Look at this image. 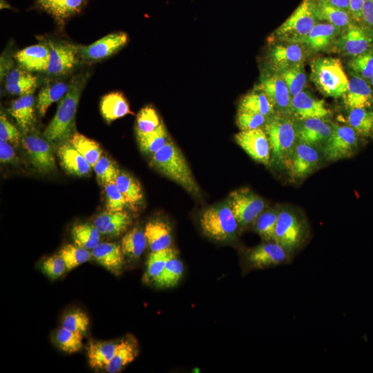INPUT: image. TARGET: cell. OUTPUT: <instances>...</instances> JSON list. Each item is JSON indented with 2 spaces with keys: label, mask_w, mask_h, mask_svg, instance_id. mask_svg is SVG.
<instances>
[{
  "label": "cell",
  "mask_w": 373,
  "mask_h": 373,
  "mask_svg": "<svg viewBox=\"0 0 373 373\" xmlns=\"http://www.w3.org/2000/svg\"><path fill=\"white\" fill-rule=\"evenodd\" d=\"M341 30L329 23H317L299 44L313 51L323 50L336 41Z\"/></svg>",
  "instance_id": "23"
},
{
  "label": "cell",
  "mask_w": 373,
  "mask_h": 373,
  "mask_svg": "<svg viewBox=\"0 0 373 373\" xmlns=\"http://www.w3.org/2000/svg\"><path fill=\"white\" fill-rule=\"evenodd\" d=\"M294 127L299 141L310 145L326 141L332 133V126L322 118L300 119Z\"/></svg>",
  "instance_id": "20"
},
{
  "label": "cell",
  "mask_w": 373,
  "mask_h": 373,
  "mask_svg": "<svg viewBox=\"0 0 373 373\" xmlns=\"http://www.w3.org/2000/svg\"><path fill=\"white\" fill-rule=\"evenodd\" d=\"M147 240L144 231L135 227L123 236L121 241V248L124 256L137 259L144 252Z\"/></svg>",
  "instance_id": "38"
},
{
  "label": "cell",
  "mask_w": 373,
  "mask_h": 373,
  "mask_svg": "<svg viewBox=\"0 0 373 373\" xmlns=\"http://www.w3.org/2000/svg\"><path fill=\"white\" fill-rule=\"evenodd\" d=\"M35 99L32 94L21 96L9 108L10 115L24 133L30 131L35 122Z\"/></svg>",
  "instance_id": "28"
},
{
  "label": "cell",
  "mask_w": 373,
  "mask_h": 373,
  "mask_svg": "<svg viewBox=\"0 0 373 373\" xmlns=\"http://www.w3.org/2000/svg\"><path fill=\"white\" fill-rule=\"evenodd\" d=\"M118 343L91 341L87 346L88 360L93 369H106L111 361Z\"/></svg>",
  "instance_id": "31"
},
{
  "label": "cell",
  "mask_w": 373,
  "mask_h": 373,
  "mask_svg": "<svg viewBox=\"0 0 373 373\" xmlns=\"http://www.w3.org/2000/svg\"><path fill=\"white\" fill-rule=\"evenodd\" d=\"M83 335L80 332H74L61 327L55 335L56 343L64 352L72 354L81 350L83 346Z\"/></svg>",
  "instance_id": "46"
},
{
  "label": "cell",
  "mask_w": 373,
  "mask_h": 373,
  "mask_svg": "<svg viewBox=\"0 0 373 373\" xmlns=\"http://www.w3.org/2000/svg\"><path fill=\"white\" fill-rule=\"evenodd\" d=\"M151 164L189 193L195 195L200 193V188L186 158L172 140H169L164 146L153 154Z\"/></svg>",
  "instance_id": "2"
},
{
  "label": "cell",
  "mask_w": 373,
  "mask_h": 373,
  "mask_svg": "<svg viewBox=\"0 0 373 373\" xmlns=\"http://www.w3.org/2000/svg\"><path fill=\"white\" fill-rule=\"evenodd\" d=\"M41 268L42 271L51 279L60 277L67 271L66 263L59 254L46 259L41 265Z\"/></svg>",
  "instance_id": "54"
},
{
  "label": "cell",
  "mask_w": 373,
  "mask_h": 373,
  "mask_svg": "<svg viewBox=\"0 0 373 373\" xmlns=\"http://www.w3.org/2000/svg\"><path fill=\"white\" fill-rule=\"evenodd\" d=\"M98 181L104 184L115 182L120 170L110 158L102 156L93 166Z\"/></svg>",
  "instance_id": "48"
},
{
  "label": "cell",
  "mask_w": 373,
  "mask_h": 373,
  "mask_svg": "<svg viewBox=\"0 0 373 373\" xmlns=\"http://www.w3.org/2000/svg\"><path fill=\"white\" fill-rule=\"evenodd\" d=\"M274 108L266 93L257 87L242 97L238 106L240 111L260 113L266 117L271 115Z\"/></svg>",
  "instance_id": "33"
},
{
  "label": "cell",
  "mask_w": 373,
  "mask_h": 373,
  "mask_svg": "<svg viewBox=\"0 0 373 373\" xmlns=\"http://www.w3.org/2000/svg\"><path fill=\"white\" fill-rule=\"evenodd\" d=\"M70 84L57 81L46 83L40 90L37 97V107L41 116H44L49 106L61 100L69 89Z\"/></svg>",
  "instance_id": "34"
},
{
  "label": "cell",
  "mask_w": 373,
  "mask_h": 373,
  "mask_svg": "<svg viewBox=\"0 0 373 373\" xmlns=\"http://www.w3.org/2000/svg\"><path fill=\"white\" fill-rule=\"evenodd\" d=\"M264 130L274 158L285 162L296 137L294 123L284 115H274L266 121Z\"/></svg>",
  "instance_id": "5"
},
{
  "label": "cell",
  "mask_w": 373,
  "mask_h": 373,
  "mask_svg": "<svg viewBox=\"0 0 373 373\" xmlns=\"http://www.w3.org/2000/svg\"><path fill=\"white\" fill-rule=\"evenodd\" d=\"M370 80V82H371V85H372V86L373 88V77H372Z\"/></svg>",
  "instance_id": "63"
},
{
  "label": "cell",
  "mask_w": 373,
  "mask_h": 373,
  "mask_svg": "<svg viewBox=\"0 0 373 373\" xmlns=\"http://www.w3.org/2000/svg\"><path fill=\"white\" fill-rule=\"evenodd\" d=\"M318 20L325 21L343 29L352 23V18L348 11L337 8L325 0H311Z\"/></svg>",
  "instance_id": "27"
},
{
  "label": "cell",
  "mask_w": 373,
  "mask_h": 373,
  "mask_svg": "<svg viewBox=\"0 0 373 373\" xmlns=\"http://www.w3.org/2000/svg\"><path fill=\"white\" fill-rule=\"evenodd\" d=\"M343 30L335 42L341 54L355 57L367 51L373 44V30L369 27L351 23Z\"/></svg>",
  "instance_id": "12"
},
{
  "label": "cell",
  "mask_w": 373,
  "mask_h": 373,
  "mask_svg": "<svg viewBox=\"0 0 373 373\" xmlns=\"http://www.w3.org/2000/svg\"><path fill=\"white\" fill-rule=\"evenodd\" d=\"M291 260L289 254L275 241H266L250 249L245 256L247 265L251 269L286 265Z\"/></svg>",
  "instance_id": "10"
},
{
  "label": "cell",
  "mask_w": 373,
  "mask_h": 373,
  "mask_svg": "<svg viewBox=\"0 0 373 373\" xmlns=\"http://www.w3.org/2000/svg\"><path fill=\"white\" fill-rule=\"evenodd\" d=\"M290 112L299 118H323L329 115L325 101L303 90L291 98Z\"/></svg>",
  "instance_id": "19"
},
{
  "label": "cell",
  "mask_w": 373,
  "mask_h": 373,
  "mask_svg": "<svg viewBox=\"0 0 373 373\" xmlns=\"http://www.w3.org/2000/svg\"><path fill=\"white\" fill-rule=\"evenodd\" d=\"M323 153L327 160L335 161L349 157L357 148L356 131L348 126L332 124V133L325 141Z\"/></svg>",
  "instance_id": "9"
},
{
  "label": "cell",
  "mask_w": 373,
  "mask_h": 373,
  "mask_svg": "<svg viewBox=\"0 0 373 373\" xmlns=\"http://www.w3.org/2000/svg\"><path fill=\"white\" fill-rule=\"evenodd\" d=\"M330 4L350 12V0H325Z\"/></svg>",
  "instance_id": "61"
},
{
  "label": "cell",
  "mask_w": 373,
  "mask_h": 373,
  "mask_svg": "<svg viewBox=\"0 0 373 373\" xmlns=\"http://www.w3.org/2000/svg\"><path fill=\"white\" fill-rule=\"evenodd\" d=\"M104 189L106 197V209L110 211H123L127 205V202L115 182L105 184Z\"/></svg>",
  "instance_id": "52"
},
{
  "label": "cell",
  "mask_w": 373,
  "mask_h": 373,
  "mask_svg": "<svg viewBox=\"0 0 373 373\" xmlns=\"http://www.w3.org/2000/svg\"><path fill=\"white\" fill-rule=\"evenodd\" d=\"M363 0H350V13L354 21L360 22L362 19Z\"/></svg>",
  "instance_id": "60"
},
{
  "label": "cell",
  "mask_w": 373,
  "mask_h": 373,
  "mask_svg": "<svg viewBox=\"0 0 373 373\" xmlns=\"http://www.w3.org/2000/svg\"><path fill=\"white\" fill-rule=\"evenodd\" d=\"M87 0H54L46 9L59 19H66L79 11Z\"/></svg>",
  "instance_id": "47"
},
{
  "label": "cell",
  "mask_w": 373,
  "mask_h": 373,
  "mask_svg": "<svg viewBox=\"0 0 373 373\" xmlns=\"http://www.w3.org/2000/svg\"><path fill=\"white\" fill-rule=\"evenodd\" d=\"M100 234L93 224H76L71 230L75 244L88 250L93 249L100 243Z\"/></svg>",
  "instance_id": "39"
},
{
  "label": "cell",
  "mask_w": 373,
  "mask_h": 373,
  "mask_svg": "<svg viewBox=\"0 0 373 373\" xmlns=\"http://www.w3.org/2000/svg\"><path fill=\"white\" fill-rule=\"evenodd\" d=\"M144 234L151 251L170 247L172 241L171 230L164 222L159 220L149 222L145 226Z\"/></svg>",
  "instance_id": "32"
},
{
  "label": "cell",
  "mask_w": 373,
  "mask_h": 373,
  "mask_svg": "<svg viewBox=\"0 0 373 373\" xmlns=\"http://www.w3.org/2000/svg\"><path fill=\"white\" fill-rule=\"evenodd\" d=\"M115 184L122 193L127 204L132 207H136L143 199V193L139 182L130 174L120 172Z\"/></svg>",
  "instance_id": "37"
},
{
  "label": "cell",
  "mask_w": 373,
  "mask_h": 373,
  "mask_svg": "<svg viewBox=\"0 0 373 373\" xmlns=\"http://www.w3.org/2000/svg\"><path fill=\"white\" fill-rule=\"evenodd\" d=\"M278 212L262 211L255 220V229L265 241H275V229Z\"/></svg>",
  "instance_id": "45"
},
{
  "label": "cell",
  "mask_w": 373,
  "mask_h": 373,
  "mask_svg": "<svg viewBox=\"0 0 373 373\" xmlns=\"http://www.w3.org/2000/svg\"><path fill=\"white\" fill-rule=\"evenodd\" d=\"M70 143L92 167L102 157V150L99 144L79 133H73L70 137Z\"/></svg>",
  "instance_id": "35"
},
{
  "label": "cell",
  "mask_w": 373,
  "mask_h": 373,
  "mask_svg": "<svg viewBox=\"0 0 373 373\" xmlns=\"http://www.w3.org/2000/svg\"><path fill=\"white\" fill-rule=\"evenodd\" d=\"M318 161L319 155L316 149L312 145L303 142L296 144L285 160L291 175L296 178L310 173Z\"/></svg>",
  "instance_id": "14"
},
{
  "label": "cell",
  "mask_w": 373,
  "mask_h": 373,
  "mask_svg": "<svg viewBox=\"0 0 373 373\" xmlns=\"http://www.w3.org/2000/svg\"><path fill=\"white\" fill-rule=\"evenodd\" d=\"M57 155L62 167L70 174L85 176L91 170L90 164L70 142L59 146Z\"/></svg>",
  "instance_id": "26"
},
{
  "label": "cell",
  "mask_w": 373,
  "mask_h": 373,
  "mask_svg": "<svg viewBox=\"0 0 373 373\" xmlns=\"http://www.w3.org/2000/svg\"><path fill=\"white\" fill-rule=\"evenodd\" d=\"M183 272V263L175 254L168 260L164 270L155 283L159 287H173L178 284Z\"/></svg>",
  "instance_id": "41"
},
{
  "label": "cell",
  "mask_w": 373,
  "mask_h": 373,
  "mask_svg": "<svg viewBox=\"0 0 373 373\" xmlns=\"http://www.w3.org/2000/svg\"><path fill=\"white\" fill-rule=\"evenodd\" d=\"M19 64L28 71H47L49 64V49L46 44L28 46L15 55Z\"/></svg>",
  "instance_id": "24"
},
{
  "label": "cell",
  "mask_w": 373,
  "mask_h": 373,
  "mask_svg": "<svg viewBox=\"0 0 373 373\" xmlns=\"http://www.w3.org/2000/svg\"><path fill=\"white\" fill-rule=\"evenodd\" d=\"M311 79L325 95L339 97L345 93L349 79L338 59L321 57L310 64Z\"/></svg>",
  "instance_id": "3"
},
{
  "label": "cell",
  "mask_w": 373,
  "mask_h": 373,
  "mask_svg": "<svg viewBox=\"0 0 373 373\" xmlns=\"http://www.w3.org/2000/svg\"><path fill=\"white\" fill-rule=\"evenodd\" d=\"M278 73L285 82L291 97L303 90L307 77L303 64L291 66Z\"/></svg>",
  "instance_id": "42"
},
{
  "label": "cell",
  "mask_w": 373,
  "mask_h": 373,
  "mask_svg": "<svg viewBox=\"0 0 373 373\" xmlns=\"http://www.w3.org/2000/svg\"><path fill=\"white\" fill-rule=\"evenodd\" d=\"M266 121V116L251 111L238 110L236 115V124L240 131L260 128Z\"/></svg>",
  "instance_id": "51"
},
{
  "label": "cell",
  "mask_w": 373,
  "mask_h": 373,
  "mask_svg": "<svg viewBox=\"0 0 373 373\" xmlns=\"http://www.w3.org/2000/svg\"><path fill=\"white\" fill-rule=\"evenodd\" d=\"M127 41L128 36L125 32L111 33L88 46L82 47L79 53L86 60L97 61L114 54Z\"/></svg>",
  "instance_id": "16"
},
{
  "label": "cell",
  "mask_w": 373,
  "mask_h": 373,
  "mask_svg": "<svg viewBox=\"0 0 373 373\" xmlns=\"http://www.w3.org/2000/svg\"><path fill=\"white\" fill-rule=\"evenodd\" d=\"M200 221L203 232L218 241L233 238L238 226L227 202L207 209L201 215Z\"/></svg>",
  "instance_id": "4"
},
{
  "label": "cell",
  "mask_w": 373,
  "mask_h": 373,
  "mask_svg": "<svg viewBox=\"0 0 373 373\" xmlns=\"http://www.w3.org/2000/svg\"><path fill=\"white\" fill-rule=\"evenodd\" d=\"M347 120L356 133L364 137L373 135V111L366 108L350 109Z\"/></svg>",
  "instance_id": "40"
},
{
  "label": "cell",
  "mask_w": 373,
  "mask_h": 373,
  "mask_svg": "<svg viewBox=\"0 0 373 373\" xmlns=\"http://www.w3.org/2000/svg\"><path fill=\"white\" fill-rule=\"evenodd\" d=\"M256 87L266 93L274 108L282 113L290 112L291 97L285 82L279 73L263 75Z\"/></svg>",
  "instance_id": "18"
},
{
  "label": "cell",
  "mask_w": 373,
  "mask_h": 373,
  "mask_svg": "<svg viewBox=\"0 0 373 373\" xmlns=\"http://www.w3.org/2000/svg\"><path fill=\"white\" fill-rule=\"evenodd\" d=\"M54 0H37L39 4L46 9Z\"/></svg>",
  "instance_id": "62"
},
{
  "label": "cell",
  "mask_w": 373,
  "mask_h": 373,
  "mask_svg": "<svg viewBox=\"0 0 373 373\" xmlns=\"http://www.w3.org/2000/svg\"><path fill=\"white\" fill-rule=\"evenodd\" d=\"M362 19L365 24L373 30V0H363Z\"/></svg>",
  "instance_id": "59"
},
{
  "label": "cell",
  "mask_w": 373,
  "mask_h": 373,
  "mask_svg": "<svg viewBox=\"0 0 373 373\" xmlns=\"http://www.w3.org/2000/svg\"><path fill=\"white\" fill-rule=\"evenodd\" d=\"M100 111L103 118L111 122L128 114H133L128 101L120 92L105 95L100 102Z\"/></svg>",
  "instance_id": "29"
},
{
  "label": "cell",
  "mask_w": 373,
  "mask_h": 373,
  "mask_svg": "<svg viewBox=\"0 0 373 373\" xmlns=\"http://www.w3.org/2000/svg\"><path fill=\"white\" fill-rule=\"evenodd\" d=\"M239 225L246 227L255 222L265 207L264 200L248 188L232 191L228 202Z\"/></svg>",
  "instance_id": "8"
},
{
  "label": "cell",
  "mask_w": 373,
  "mask_h": 373,
  "mask_svg": "<svg viewBox=\"0 0 373 373\" xmlns=\"http://www.w3.org/2000/svg\"><path fill=\"white\" fill-rule=\"evenodd\" d=\"M344 103L350 109L368 108L372 104L373 93L371 86L359 75H353L349 79L347 90L344 94Z\"/></svg>",
  "instance_id": "22"
},
{
  "label": "cell",
  "mask_w": 373,
  "mask_h": 373,
  "mask_svg": "<svg viewBox=\"0 0 373 373\" xmlns=\"http://www.w3.org/2000/svg\"><path fill=\"white\" fill-rule=\"evenodd\" d=\"M49 64L47 73L52 75H61L68 73L77 64V48L63 42L49 41Z\"/></svg>",
  "instance_id": "15"
},
{
  "label": "cell",
  "mask_w": 373,
  "mask_h": 373,
  "mask_svg": "<svg viewBox=\"0 0 373 373\" xmlns=\"http://www.w3.org/2000/svg\"><path fill=\"white\" fill-rule=\"evenodd\" d=\"M89 318L86 313L80 310L67 314L62 321V327L74 332L84 334L89 325Z\"/></svg>",
  "instance_id": "53"
},
{
  "label": "cell",
  "mask_w": 373,
  "mask_h": 373,
  "mask_svg": "<svg viewBox=\"0 0 373 373\" xmlns=\"http://www.w3.org/2000/svg\"><path fill=\"white\" fill-rule=\"evenodd\" d=\"M302 44L294 42L278 43L274 45L269 52L270 65L276 73L291 66L303 64L305 51Z\"/></svg>",
  "instance_id": "17"
},
{
  "label": "cell",
  "mask_w": 373,
  "mask_h": 373,
  "mask_svg": "<svg viewBox=\"0 0 373 373\" xmlns=\"http://www.w3.org/2000/svg\"><path fill=\"white\" fill-rule=\"evenodd\" d=\"M137 140L143 153L153 155L164 146L169 139L166 126L162 122L160 125L151 132L137 133Z\"/></svg>",
  "instance_id": "36"
},
{
  "label": "cell",
  "mask_w": 373,
  "mask_h": 373,
  "mask_svg": "<svg viewBox=\"0 0 373 373\" xmlns=\"http://www.w3.org/2000/svg\"><path fill=\"white\" fill-rule=\"evenodd\" d=\"M22 145L33 166L40 173H47L56 169L50 142L44 136L26 133Z\"/></svg>",
  "instance_id": "11"
},
{
  "label": "cell",
  "mask_w": 373,
  "mask_h": 373,
  "mask_svg": "<svg viewBox=\"0 0 373 373\" xmlns=\"http://www.w3.org/2000/svg\"><path fill=\"white\" fill-rule=\"evenodd\" d=\"M36 76L32 75L29 71L23 69L15 68L11 70L6 76V84H15L31 79Z\"/></svg>",
  "instance_id": "57"
},
{
  "label": "cell",
  "mask_w": 373,
  "mask_h": 373,
  "mask_svg": "<svg viewBox=\"0 0 373 373\" xmlns=\"http://www.w3.org/2000/svg\"><path fill=\"white\" fill-rule=\"evenodd\" d=\"M64 259L67 271H70L79 265L88 261L92 257L89 250L82 248L76 244H68L59 252Z\"/></svg>",
  "instance_id": "44"
},
{
  "label": "cell",
  "mask_w": 373,
  "mask_h": 373,
  "mask_svg": "<svg viewBox=\"0 0 373 373\" xmlns=\"http://www.w3.org/2000/svg\"><path fill=\"white\" fill-rule=\"evenodd\" d=\"M37 77L26 82L17 83L15 84H6V88L8 93L12 95H26L32 94L37 86Z\"/></svg>",
  "instance_id": "56"
},
{
  "label": "cell",
  "mask_w": 373,
  "mask_h": 373,
  "mask_svg": "<svg viewBox=\"0 0 373 373\" xmlns=\"http://www.w3.org/2000/svg\"><path fill=\"white\" fill-rule=\"evenodd\" d=\"M131 223L128 213L125 211H106L97 216L93 224L101 234L117 236L125 232Z\"/></svg>",
  "instance_id": "25"
},
{
  "label": "cell",
  "mask_w": 373,
  "mask_h": 373,
  "mask_svg": "<svg viewBox=\"0 0 373 373\" xmlns=\"http://www.w3.org/2000/svg\"><path fill=\"white\" fill-rule=\"evenodd\" d=\"M317 21L311 0H303L290 17L276 30L275 37L282 41L300 43Z\"/></svg>",
  "instance_id": "6"
},
{
  "label": "cell",
  "mask_w": 373,
  "mask_h": 373,
  "mask_svg": "<svg viewBox=\"0 0 373 373\" xmlns=\"http://www.w3.org/2000/svg\"><path fill=\"white\" fill-rule=\"evenodd\" d=\"M92 257L112 274L119 276L124 267V255L121 245L113 242H102L91 251Z\"/></svg>",
  "instance_id": "21"
},
{
  "label": "cell",
  "mask_w": 373,
  "mask_h": 373,
  "mask_svg": "<svg viewBox=\"0 0 373 373\" xmlns=\"http://www.w3.org/2000/svg\"><path fill=\"white\" fill-rule=\"evenodd\" d=\"M307 227L289 210L278 212L275 229V242L291 256L301 248L307 238Z\"/></svg>",
  "instance_id": "7"
},
{
  "label": "cell",
  "mask_w": 373,
  "mask_h": 373,
  "mask_svg": "<svg viewBox=\"0 0 373 373\" xmlns=\"http://www.w3.org/2000/svg\"><path fill=\"white\" fill-rule=\"evenodd\" d=\"M235 140L253 160L265 165L269 164L271 146L264 129L240 131L236 134Z\"/></svg>",
  "instance_id": "13"
},
{
  "label": "cell",
  "mask_w": 373,
  "mask_h": 373,
  "mask_svg": "<svg viewBox=\"0 0 373 373\" xmlns=\"http://www.w3.org/2000/svg\"><path fill=\"white\" fill-rule=\"evenodd\" d=\"M138 352L137 343L133 337L124 339L118 343L115 352L105 370L108 373L120 372L137 357Z\"/></svg>",
  "instance_id": "30"
},
{
  "label": "cell",
  "mask_w": 373,
  "mask_h": 373,
  "mask_svg": "<svg viewBox=\"0 0 373 373\" xmlns=\"http://www.w3.org/2000/svg\"><path fill=\"white\" fill-rule=\"evenodd\" d=\"M0 140L16 144L20 140L19 131L3 114L0 117Z\"/></svg>",
  "instance_id": "55"
},
{
  "label": "cell",
  "mask_w": 373,
  "mask_h": 373,
  "mask_svg": "<svg viewBox=\"0 0 373 373\" xmlns=\"http://www.w3.org/2000/svg\"><path fill=\"white\" fill-rule=\"evenodd\" d=\"M350 68L358 75L364 79L373 77V49L353 57L349 61Z\"/></svg>",
  "instance_id": "50"
},
{
  "label": "cell",
  "mask_w": 373,
  "mask_h": 373,
  "mask_svg": "<svg viewBox=\"0 0 373 373\" xmlns=\"http://www.w3.org/2000/svg\"><path fill=\"white\" fill-rule=\"evenodd\" d=\"M162 123L156 111L149 106L142 108L137 115L136 133H146L156 129Z\"/></svg>",
  "instance_id": "49"
},
{
  "label": "cell",
  "mask_w": 373,
  "mask_h": 373,
  "mask_svg": "<svg viewBox=\"0 0 373 373\" xmlns=\"http://www.w3.org/2000/svg\"><path fill=\"white\" fill-rule=\"evenodd\" d=\"M86 82V75L79 74L69 83L68 92L60 100L55 116L44 132L50 142H61L73 135L77 105Z\"/></svg>",
  "instance_id": "1"
},
{
  "label": "cell",
  "mask_w": 373,
  "mask_h": 373,
  "mask_svg": "<svg viewBox=\"0 0 373 373\" xmlns=\"http://www.w3.org/2000/svg\"><path fill=\"white\" fill-rule=\"evenodd\" d=\"M16 160V153L12 146L8 142L0 140V160L1 163L14 162Z\"/></svg>",
  "instance_id": "58"
},
{
  "label": "cell",
  "mask_w": 373,
  "mask_h": 373,
  "mask_svg": "<svg viewBox=\"0 0 373 373\" xmlns=\"http://www.w3.org/2000/svg\"><path fill=\"white\" fill-rule=\"evenodd\" d=\"M175 254V251L170 247L151 251L146 263V280L155 282L164 270L168 260Z\"/></svg>",
  "instance_id": "43"
}]
</instances>
